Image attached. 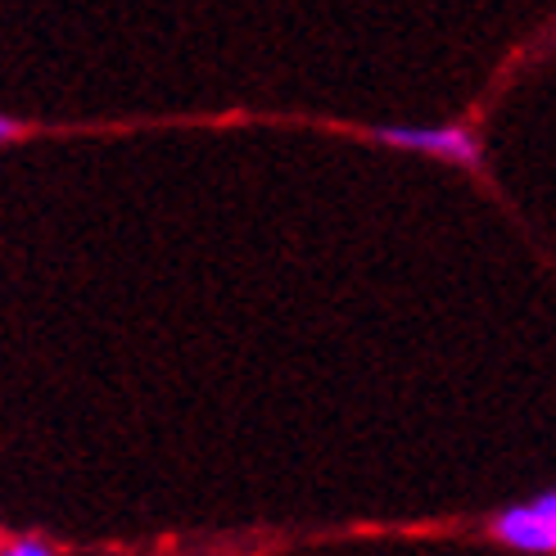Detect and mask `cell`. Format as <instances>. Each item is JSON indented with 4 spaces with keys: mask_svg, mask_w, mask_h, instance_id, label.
<instances>
[{
    "mask_svg": "<svg viewBox=\"0 0 556 556\" xmlns=\"http://www.w3.org/2000/svg\"><path fill=\"white\" fill-rule=\"evenodd\" d=\"M376 141L453 163H480V146L466 127H376Z\"/></svg>",
    "mask_w": 556,
    "mask_h": 556,
    "instance_id": "obj_1",
    "label": "cell"
},
{
    "mask_svg": "<svg viewBox=\"0 0 556 556\" xmlns=\"http://www.w3.org/2000/svg\"><path fill=\"white\" fill-rule=\"evenodd\" d=\"M493 534L516 552H556V520H547L539 507H511L493 520Z\"/></svg>",
    "mask_w": 556,
    "mask_h": 556,
    "instance_id": "obj_2",
    "label": "cell"
},
{
    "mask_svg": "<svg viewBox=\"0 0 556 556\" xmlns=\"http://www.w3.org/2000/svg\"><path fill=\"white\" fill-rule=\"evenodd\" d=\"M0 556H54V552L46 543H37V539H18L10 547H0Z\"/></svg>",
    "mask_w": 556,
    "mask_h": 556,
    "instance_id": "obj_3",
    "label": "cell"
},
{
    "mask_svg": "<svg viewBox=\"0 0 556 556\" xmlns=\"http://www.w3.org/2000/svg\"><path fill=\"white\" fill-rule=\"evenodd\" d=\"M18 131H23V123H14V118L0 114V141H10V136H18Z\"/></svg>",
    "mask_w": 556,
    "mask_h": 556,
    "instance_id": "obj_4",
    "label": "cell"
},
{
    "mask_svg": "<svg viewBox=\"0 0 556 556\" xmlns=\"http://www.w3.org/2000/svg\"><path fill=\"white\" fill-rule=\"evenodd\" d=\"M534 507H539V511H543L547 520H556V493H543V497H539V503H534Z\"/></svg>",
    "mask_w": 556,
    "mask_h": 556,
    "instance_id": "obj_5",
    "label": "cell"
}]
</instances>
